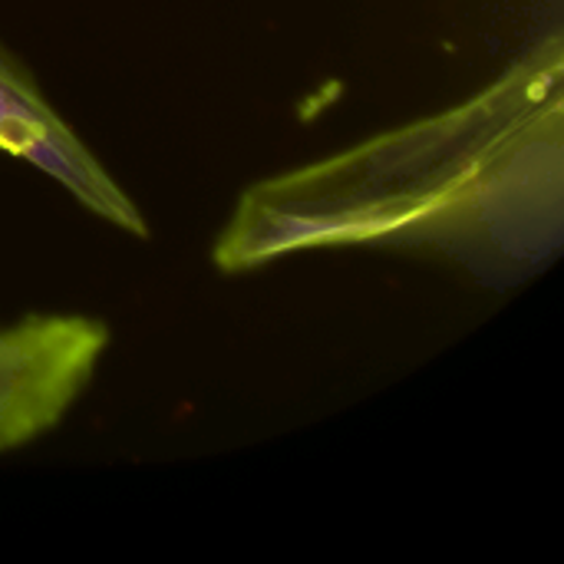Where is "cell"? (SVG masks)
<instances>
[{"label": "cell", "instance_id": "obj_1", "mask_svg": "<svg viewBox=\"0 0 564 564\" xmlns=\"http://www.w3.org/2000/svg\"><path fill=\"white\" fill-rule=\"evenodd\" d=\"M562 33L436 116L241 192L212 245L221 274L311 251H413L489 281L562 245Z\"/></svg>", "mask_w": 564, "mask_h": 564}, {"label": "cell", "instance_id": "obj_2", "mask_svg": "<svg viewBox=\"0 0 564 564\" xmlns=\"http://www.w3.org/2000/svg\"><path fill=\"white\" fill-rule=\"evenodd\" d=\"M109 327L89 314L40 311L0 324V456L53 433L93 387Z\"/></svg>", "mask_w": 564, "mask_h": 564}, {"label": "cell", "instance_id": "obj_3", "mask_svg": "<svg viewBox=\"0 0 564 564\" xmlns=\"http://www.w3.org/2000/svg\"><path fill=\"white\" fill-rule=\"evenodd\" d=\"M0 152L53 178L83 212L122 235L149 238V221L89 142L0 46Z\"/></svg>", "mask_w": 564, "mask_h": 564}]
</instances>
